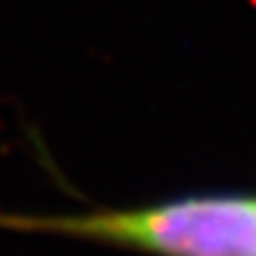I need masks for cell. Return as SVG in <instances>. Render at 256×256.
Instances as JSON below:
<instances>
[{
    "instance_id": "cell-1",
    "label": "cell",
    "mask_w": 256,
    "mask_h": 256,
    "mask_svg": "<svg viewBox=\"0 0 256 256\" xmlns=\"http://www.w3.org/2000/svg\"><path fill=\"white\" fill-rule=\"evenodd\" d=\"M0 230L66 236L149 256H256V194H186L58 214L0 212Z\"/></svg>"
}]
</instances>
